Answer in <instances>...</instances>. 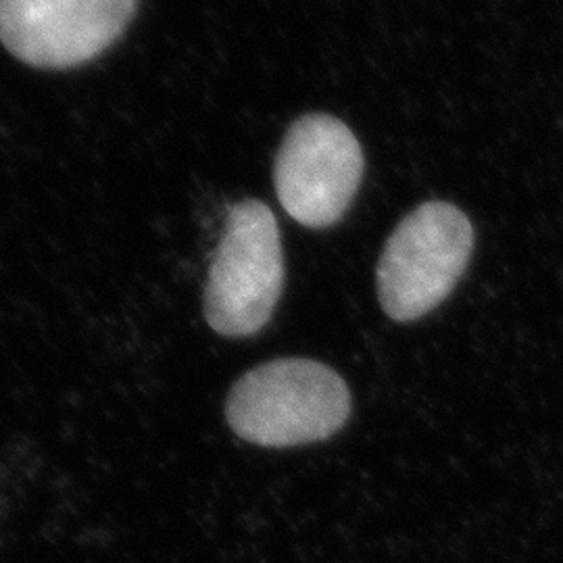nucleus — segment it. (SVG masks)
Segmentation results:
<instances>
[{"instance_id":"3","label":"nucleus","mask_w":563,"mask_h":563,"mask_svg":"<svg viewBox=\"0 0 563 563\" xmlns=\"http://www.w3.org/2000/svg\"><path fill=\"white\" fill-rule=\"evenodd\" d=\"M474 228L460 207L422 202L384 246L378 299L395 322H416L453 292L472 260Z\"/></svg>"},{"instance_id":"5","label":"nucleus","mask_w":563,"mask_h":563,"mask_svg":"<svg viewBox=\"0 0 563 563\" xmlns=\"http://www.w3.org/2000/svg\"><path fill=\"white\" fill-rule=\"evenodd\" d=\"M139 0H0V38L36 67H74L120 38Z\"/></svg>"},{"instance_id":"2","label":"nucleus","mask_w":563,"mask_h":563,"mask_svg":"<svg viewBox=\"0 0 563 563\" xmlns=\"http://www.w3.org/2000/svg\"><path fill=\"white\" fill-rule=\"evenodd\" d=\"M280 228L262 201L236 202L205 286V320L222 336H251L272 320L284 288Z\"/></svg>"},{"instance_id":"4","label":"nucleus","mask_w":563,"mask_h":563,"mask_svg":"<svg viewBox=\"0 0 563 563\" xmlns=\"http://www.w3.org/2000/svg\"><path fill=\"white\" fill-rule=\"evenodd\" d=\"M363 148L353 130L332 115L295 121L276 157L274 181L295 222L323 230L341 222L363 180Z\"/></svg>"},{"instance_id":"1","label":"nucleus","mask_w":563,"mask_h":563,"mask_svg":"<svg viewBox=\"0 0 563 563\" xmlns=\"http://www.w3.org/2000/svg\"><path fill=\"white\" fill-rule=\"evenodd\" d=\"M351 416V393L320 362L276 360L246 372L232 386L225 420L246 443L286 449L320 443Z\"/></svg>"}]
</instances>
